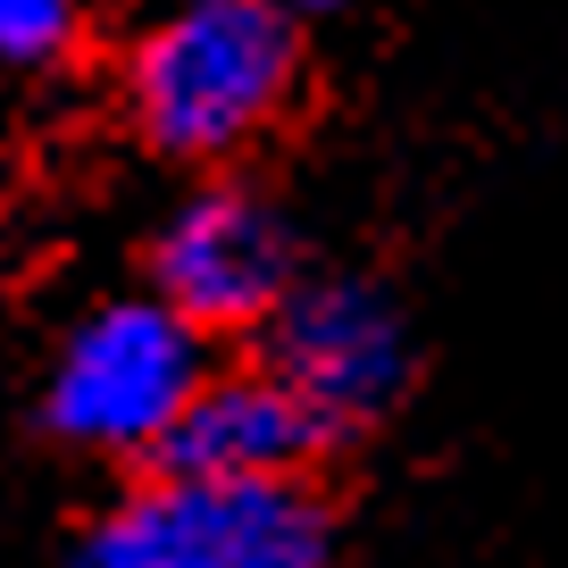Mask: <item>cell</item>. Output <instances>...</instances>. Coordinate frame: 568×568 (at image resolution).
<instances>
[{
	"label": "cell",
	"instance_id": "cell-2",
	"mask_svg": "<svg viewBox=\"0 0 568 568\" xmlns=\"http://www.w3.org/2000/svg\"><path fill=\"white\" fill-rule=\"evenodd\" d=\"M335 527L302 477H193L160 468L101 510L59 568H326Z\"/></svg>",
	"mask_w": 568,
	"mask_h": 568
},
{
	"label": "cell",
	"instance_id": "cell-7",
	"mask_svg": "<svg viewBox=\"0 0 568 568\" xmlns=\"http://www.w3.org/2000/svg\"><path fill=\"white\" fill-rule=\"evenodd\" d=\"M75 42V0H0V68H51Z\"/></svg>",
	"mask_w": 568,
	"mask_h": 568
},
{
	"label": "cell",
	"instance_id": "cell-6",
	"mask_svg": "<svg viewBox=\"0 0 568 568\" xmlns=\"http://www.w3.org/2000/svg\"><path fill=\"white\" fill-rule=\"evenodd\" d=\"M326 452V426L302 409V393L276 368L210 376L201 402L184 409L176 444L160 452V468H193V477H302Z\"/></svg>",
	"mask_w": 568,
	"mask_h": 568
},
{
	"label": "cell",
	"instance_id": "cell-3",
	"mask_svg": "<svg viewBox=\"0 0 568 568\" xmlns=\"http://www.w3.org/2000/svg\"><path fill=\"white\" fill-rule=\"evenodd\" d=\"M210 385L201 326L176 302L142 293V302H101L92 318L68 326L42 385V418L59 444L101 452V460H160L176 444L184 409Z\"/></svg>",
	"mask_w": 568,
	"mask_h": 568
},
{
	"label": "cell",
	"instance_id": "cell-8",
	"mask_svg": "<svg viewBox=\"0 0 568 568\" xmlns=\"http://www.w3.org/2000/svg\"><path fill=\"white\" fill-rule=\"evenodd\" d=\"M276 9H293V18H318V9H343V0H276Z\"/></svg>",
	"mask_w": 568,
	"mask_h": 568
},
{
	"label": "cell",
	"instance_id": "cell-1",
	"mask_svg": "<svg viewBox=\"0 0 568 568\" xmlns=\"http://www.w3.org/2000/svg\"><path fill=\"white\" fill-rule=\"evenodd\" d=\"M302 34L276 0H176L125 51V118L168 160H234L293 109Z\"/></svg>",
	"mask_w": 568,
	"mask_h": 568
},
{
	"label": "cell",
	"instance_id": "cell-4",
	"mask_svg": "<svg viewBox=\"0 0 568 568\" xmlns=\"http://www.w3.org/2000/svg\"><path fill=\"white\" fill-rule=\"evenodd\" d=\"M302 409L335 435L376 426L409 385V326L368 276H302L267 318V359Z\"/></svg>",
	"mask_w": 568,
	"mask_h": 568
},
{
	"label": "cell",
	"instance_id": "cell-5",
	"mask_svg": "<svg viewBox=\"0 0 568 568\" xmlns=\"http://www.w3.org/2000/svg\"><path fill=\"white\" fill-rule=\"evenodd\" d=\"M293 284H302L293 226L251 184H201V193H184L168 210L160 243H151V293L176 302L201 335L210 326H267Z\"/></svg>",
	"mask_w": 568,
	"mask_h": 568
}]
</instances>
